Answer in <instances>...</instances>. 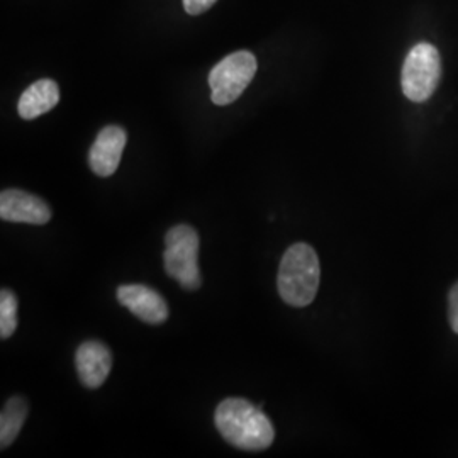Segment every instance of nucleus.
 <instances>
[{"label": "nucleus", "mask_w": 458, "mask_h": 458, "mask_svg": "<svg viewBox=\"0 0 458 458\" xmlns=\"http://www.w3.org/2000/svg\"><path fill=\"white\" fill-rule=\"evenodd\" d=\"M214 421L226 442L246 452L265 450L276 438L274 426L263 411L242 397L225 399L216 410Z\"/></svg>", "instance_id": "nucleus-1"}, {"label": "nucleus", "mask_w": 458, "mask_h": 458, "mask_svg": "<svg viewBox=\"0 0 458 458\" xmlns=\"http://www.w3.org/2000/svg\"><path fill=\"white\" fill-rule=\"evenodd\" d=\"M321 267L314 248L306 243L293 245L282 257L278 268V294L293 308L310 306L318 294Z\"/></svg>", "instance_id": "nucleus-2"}, {"label": "nucleus", "mask_w": 458, "mask_h": 458, "mask_svg": "<svg viewBox=\"0 0 458 458\" xmlns=\"http://www.w3.org/2000/svg\"><path fill=\"white\" fill-rule=\"evenodd\" d=\"M164 263L166 274L175 278L183 289L196 291L200 287L199 270V234L189 225H179L165 236Z\"/></svg>", "instance_id": "nucleus-3"}, {"label": "nucleus", "mask_w": 458, "mask_h": 458, "mask_svg": "<svg viewBox=\"0 0 458 458\" xmlns=\"http://www.w3.org/2000/svg\"><path fill=\"white\" fill-rule=\"evenodd\" d=\"M442 77L438 49L429 43H420L411 49L403 66V92L412 102H425L433 96Z\"/></svg>", "instance_id": "nucleus-4"}, {"label": "nucleus", "mask_w": 458, "mask_h": 458, "mask_svg": "<svg viewBox=\"0 0 458 458\" xmlns=\"http://www.w3.org/2000/svg\"><path fill=\"white\" fill-rule=\"evenodd\" d=\"M257 73V58L250 51L231 53L214 66L209 85L216 106H228L245 92Z\"/></svg>", "instance_id": "nucleus-5"}, {"label": "nucleus", "mask_w": 458, "mask_h": 458, "mask_svg": "<svg viewBox=\"0 0 458 458\" xmlns=\"http://www.w3.org/2000/svg\"><path fill=\"white\" fill-rule=\"evenodd\" d=\"M0 217L9 223L47 225L51 219V209L38 196L17 189H7L0 194Z\"/></svg>", "instance_id": "nucleus-6"}, {"label": "nucleus", "mask_w": 458, "mask_h": 458, "mask_svg": "<svg viewBox=\"0 0 458 458\" xmlns=\"http://www.w3.org/2000/svg\"><path fill=\"white\" fill-rule=\"evenodd\" d=\"M119 302L148 325H162L168 318V306L162 295L147 285H121Z\"/></svg>", "instance_id": "nucleus-7"}, {"label": "nucleus", "mask_w": 458, "mask_h": 458, "mask_svg": "<svg viewBox=\"0 0 458 458\" xmlns=\"http://www.w3.org/2000/svg\"><path fill=\"white\" fill-rule=\"evenodd\" d=\"M126 131L119 126H107L98 132L89 153V165L98 177H111L117 170L126 147Z\"/></svg>", "instance_id": "nucleus-8"}, {"label": "nucleus", "mask_w": 458, "mask_h": 458, "mask_svg": "<svg viewBox=\"0 0 458 458\" xmlns=\"http://www.w3.org/2000/svg\"><path fill=\"white\" fill-rule=\"evenodd\" d=\"M77 372L87 389H98L113 369L111 350L100 342H85L77 350Z\"/></svg>", "instance_id": "nucleus-9"}, {"label": "nucleus", "mask_w": 458, "mask_h": 458, "mask_svg": "<svg viewBox=\"0 0 458 458\" xmlns=\"http://www.w3.org/2000/svg\"><path fill=\"white\" fill-rule=\"evenodd\" d=\"M60 100V89L55 81L43 79L30 85L19 98L17 111L26 121L49 113Z\"/></svg>", "instance_id": "nucleus-10"}, {"label": "nucleus", "mask_w": 458, "mask_h": 458, "mask_svg": "<svg viewBox=\"0 0 458 458\" xmlns=\"http://www.w3.org/2000/svg\"><path fill=\"white\" fill-rule=\"evenodd\" d=\"M28 416V403L24 397L14 395L11 397L0 412V445L2 448H7L14 442L22 429V425Z\"/></svg>", "instance_id": "nucleus-11"}, {"label": "nucleus", "mask_w": 458, "mask_h": 458, "mask_svg": "<svg viewBox=\"0 0 458 458\" xmlns=\"http://www.w3.org/2000/svg\"><path fill=\"white\" fill-rule=\"evenodd\" d=\"M17 327V297L9 289L0 293V336H13Z\"/></svg>", "instance_id": "nucleus-12"}, {"label": "nucleus", "mask_w": 458, "mask_h": 458, "mask_svg": "<svg viewBox=\"0 0 458 458\" xmlns=\"http://www.w3.org/2000/svg\"><path fill=\"white\" fill-rule=\"evenodd\" d=\"M217 0H183V9L191 16H199L209 11Z\"/></svg>", "instance_id": "nucleus-13"}, {"label": "nucleus", "mask_w": 458, "mask_h": 458, "mask_svg": "<svg viewBox=\"0 0 458 458\" xmlns=\"http://www.w3.org/2000/svg\"><path fill=\"white\" fill-rule=\"evenodd\" d=\"M448 319L452 329L458 335V284L452 289L448 297Z\"/></svg>", "instance_id": "nucleus-14"}]
</instances>
